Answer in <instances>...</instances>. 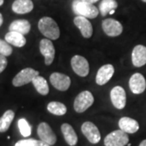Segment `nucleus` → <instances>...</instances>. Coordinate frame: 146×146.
I'll return each instance as SVG.
<instances>
[{
    "label": "nucleus",
    "instance_id": "f257e3e1",
    "mask_svg": "<svg viewBox=\"0 0 146 146\" xmlns=\"http://www.w3.org/2000/svg\"><path fill=\"white\" fill-rule=\"evenodd\" d=\"M38 29L44 36L50 40H57L60 36L59 27L51 17L44 16L38 21Z\"/></svg>",
    "mask_w": 146,
    "mask_h": 146
},
{
    "label": "nucleus",
    "instance_id": "f03ea898",
    "mask_svg": "<svg viewBox=\"0 0 146 146\" xmlns=\"http://www.w3.org/2000/svg\"><path fill=\"white\" fill-rule=\"evenodd\" d=\"M72 7L76 15L84 16L87 19H94L99 13V10L97 7L82 0H73Z\"/></svg>",
    "mask_w": 146,
    "mask_h": 146
},
{
    "label": "nucleus",
    "instance_id": "7ed1b4c3",
    "mask_svg": "<svg viewBox=\"0 0 146 146\" xmlns=\"http://www.w3.org/2000/svg\"><path fill=\"white\" fill-rule=\"evenodd\" d=\"M94 98L89 91L79 94L74 101V109L77 113H83L94 104Z\"/></svg>",
    "mask_w": 146,
    "mask_h": 146
},
{
    "label": "nucleus",
    "instance_id": "20e7f679",
    "mask_svg": "<svg viewBox=\"0 0 146 146\" xmlns=\"http://www.w3.org/2000/svg\"><path fill=\"white\" fill-rule=\"evenodd\" d=\"M39 76V72L33 68H26L21 70L12 80V84L15 87H21L25 84L33 82V79Z\"/></svg>",
    "mask_w": 146,
    "mask_h": 146
},
{
    "label": "nucleus",
    "instance_id": "39448f33",
    "mask_svg": "<svg viewBox=\"0 0 146 146\" xmlns=\"http://www.w3.org/2000/svg\"><path fill=\"white\" fill-rule=\"evenodd\" d=\"M129 137L122 130H116L110 132L104 140L105 146H125L128 144Z\"/></svg>",
    "mask_w": 146,
    "mask_h": 146
},
{
    "label": "nucleus",
    "instance_id": "423d86ee",
    "mask_svg": "<svg viewBox=\"0 0 146 146\" xmlns=\"http://www.w3.org/2000/svg\"><path fill=\"white\" fill-rule=\"evenodd\" d=\"M71 65L74 72L81 77L89 75V64L87 59L80 55H75L71 59Z\"/></svg>",
    "mask_w": 146,
    "mask_h": 146
},
{
    "label": "nucleus",
    "instance_id": "0eeeda50",
    "mask_svg": "<svg viewBox=\"0 0 146 146\" xmlns=\"http://www.w3.org/2000/svg\"><path fill=\"white\" fill-rule=\"evenodd\" d=\"M37 135L41 141L46 142L50 145H54L57 141V137L51 127L45 122L41 123L37 127Z\"/></svg>",
    "mask_w": 146,
    "mask_h": 146
},
{
    "label": "nucleus",
    "instance_id": "6e6552de",
    "mask_svg": "<svg viewBox=\"0 0 146 146\" xmlns=\"http://www.w3.org/2000/svg\"><path fill=\"white\" fill-rule=\"evenodd\" d=\"M81 131L92 144H98L101 140L99 130L92 122H84L81 126Z\"/></svg>",
    "mask_w": 146,
    "mask_h": 146
},
{
    "label": "nucleus",
    "instance_id": "1a4fd4ad",
    "mask_svg": "<svg viewBox=\"0 0 146 146\" xmlns=\"http://www.w3.org/2000/svg\"><path fill=\"white\" fill-rule=\"evenodd\" d=\"M104 33L109 36H119L123 33V25L119 21L112 18H108L102 21V24Z\"/></svg>",
    "mask_w": 146,
    "mask_h": 146
},
{
    "label": "nucleus",
    "instance_id": "9d476101",
    "mask_svg": "<svg viewBox=\"0 0 146 146\" xmlns=\"http://www.w3.org/2000/svg\"><path fill=\"white\" fill-rule=\"evenodd\" d=\"M50 81L53 86L59 91H66L71 85L70 77L63 73H52L50 76Z\"/></svg>",
    "mask_w": 146,
    "mask_h": 146
},
{
    "label": "nucleus",
    "instance_id": "9b49d317",
    "mask_svg": "<svg viewBox=\"0 0 146 146\" xmlns=\"http://www.w3.org/2000/svg\"><path fill=\"white\" fill-rule=\"evenodd\" d=\"M40 52L45 58V64L49 66L53 63L54 59L55 49L53 45V42L49 39H42L40 42Z\"/></svg>",
    "mask_w": 146,
    "mask_h": 146
},
{
    "label": "nucleus",
    "instance_id": "f8f14e48",
    "mask_svg": "<svg viewBox=\"0 0 146 146\" xmlns=\"http://www.w3.org/2000/svg\"><path fill=\"white\" fill-rule=\"evenodd\" d=\"M111 102L115 108L119 110L123 109L126 106V92L121 86H115L110 91Z\"/></svg>",
    "mask_w": 146,
    "mask_h": 146
},
{
    "label": "nucleus",
    "instance_id": "ddd939ff",
    "mask_svg": "<svg viewBox=\"0 0 146 146\" xmlns=\"http://www.w3.org/2000/svg\"><path fill=\"white\" fill-rule=\"evenodd\" d=\"M129 87L134 94H141L146 89V80L141 73H135L129 80Z\"/></svg>",
    "mask_w": 146,
    "mask_h": 146
},
{
    "label": "nucleus",
    "instance_id": "4468645a",
    "mask_svg": "<svg viewBox=\"0 0 146 146\" xmlns=\"http://www.w3.org/2000/svg\"><path fill=\"white\" fill-rule=\"evenodd\" d=\"M73 22L75 25L78 28V29L80 31L82 36L84 38H89L92 36L94 33L93 25L87 18L84 16H77L74 18Z\"/></svg>",
    "mask_w": 146,
    "mask_h": 146
},
{
    "label": "nucleus",
    "instance_id": "2eb2a0df",
    "mask_svg": "<svg viewBox=\"0 0 146 146\" xmlns=\"http://www.w3.org/2000/svg\"><path fill=\"white\" fill-rule=\"evenodd\" d=\"M115 68L111 64H106L99 68L96 75V83L98 85H104L112 78Z\"/></svg>",
    "mask_w": 146,
    "mask_h": 146
},
{
    "label": "nucleus",
    "instance_id": "dca6fc26",
    "mask_svg": "<svg viewBox=\"0 0 146 146\" xmlns=\"http://www.w3.org/2000/svg\"><path fill=\"white\" fill-rule=\"evenodd\" d=\"M132 64L136 68H141L146 64V47L137 45L134 47L131 53Z\"/></svg>",
    "mask_w": 146,
    "mask_h": 146
},
{
    "label": "nucleus",
    "instance_id": "f3484780",
    "mask_svg": "<svg viewBox=\"0 0 146 146\" xmlns=\"http://www.w3.org/2000/svg\"><path fill=\"white\" fill-rule=\"evenodd\" d=\"M120 130L123 131L126 133L133 134L139 130V123L136 120L129 117H123L119 121Z\"/></svg>",
    "mask_w": 146,
    "mask_h": 146
},
{
    "label": "nucleus",
    "instance_id": "a211bd4d",
    "mask_svg": "<svg viewBox=\"0 0 146 146\" xmlns=\"http://www.w3.org/2000/svg\"><path fill=\"white\" fill-rule=\"evenodd\" d=\"M33 7L32 0H16L12 3L11 8L16 14H26L33 11Z\"/></svg>",
    "mask_w": 146,
    "mask_h": 146
},
{
    "label": "nucleus",
    "instance_id": "6ab92c4d",
    "mask_svg": "<svg viewBox=\"0 0 146 146\" xmlns=\"http://www.w3.org/2000/svg\"><path fill=\"white\" fill-rule=\"evenodd\" d=\"M61 131L63 133L65 141L70 146H75L77 144L78 138L73 127L68 123H63L61 126Z\"/></svg>",
    "mask_w": 146,
    "mask_h": 146
},
{
    "label": "nucleus",
    "instance_id": "aec40b11",
    "mask_svg": "<svg viewBox=\"0 0 146 146\" xmlns=\"http://www.w3.org/2000/svg\"><path fill=\"white\" fill-rule=\"evenodd\" d=\"M5 41L16 47H23L26 44V39L23 34L14 31H9L5 35Z\"/></svg>",
    "mask_w": 146,
    "mask_h": 146
},
{
    "label": "nucleus",
    "instance_id": "412c9836",
    "mask_svg": "<svg viewBox=\"0 0 146 146\" xmlns=\"http://www.w3.org/2000/svg\"><path fill=\"white\" fill-rule=\"evenodd\" d=\"M31 29V25L27 20H16L11 22L9 26L10 31L20 33L23 35L28 34Z\"/></svg>",
    "mask_w": 146,
    "mask_h": 146
},
{
    "label": "nucleus",
    "instance_id": "4be33fe9",
    "mask_svg": "<svg viewBox=\"0 0 146 146\" xmlns=\"http://www.w3.org/2000/svg\"><path fill=\"white\" fill-rule=\"evenodd\" d=\"M15 113L13 110H7L3 115L0 118V132H6L9 129L11 122L14 119Z\"/></svg>",
    "mask_w": 146,
    "mask_h": 146
},
{
    "label": "nucleus",
    "instance_id": "5701e85b",
    "mask_svg": "<svg viewBox=\"0 0 146 146\" xmlns=\"http://www.w3.org/2000/svg\"><path fill=\"white\" fill-rule=\"evenodd\" d=\"M33 84L34 85L36 90L43 96L49 94V86L46 80L41 76H37L33 80Z\"/></svg>",
    "mask_w": 146,
    "mask_h": 146
},
{
    "label": "nucleus",
    "instance_id": "b1692460",
    "mask_svg": "<svg viewBox=\"0 0 146 146\" xmlns=\"http://www.w3.org/2000/svg\"><path fill=\"white\" fill-rule=\"evenodd\" d=\"M117 7L118 3L115 0H102L99 4V12L102 16H106Z\"/></svg>",
    "mask_w": 146,
    "mask_h": 146
},
{
    "label": "nucleus",
    "instance_id": "393cba45",
    "mask_svg": "<svg viewBox=\"0 0 146 146\" xmlns=\"http://www.w3.org/2000/svg\"><path fill=\"white\" fill-rule=\"evenodd\" d=\"M47 110L50 113L54 115L61 116L66 114L67 107L64 104L59 102H51L47 105Z\"/></svg>",
    "mask_w": 146,
    "mask_h": 146
},
{
    "label": "nucleus",
    "instance_id": "a878e982",
    "mask_svg": "<svg viewBox=\"0 0 146 146\" xmlns=\"http://www.w3.org/2000/svg\"><path fill=\"white\" fill-rule=\"evenodd\" d=\"M18 127L21 135L24 137H28L31 135V127L25 119H21L18 121Z\"/></svg>",
    "mask_w": 146,
    "mask_h": 146
},
{
    "label": "nucleus",
    "instance_id": "bb28decb",
    "mask_svg": "<svg viewBox=\"0 0 146 146\" xmlns=\"http://www.w3.org/2000/svg\"><path fill=\"white\" fill-rule=\"evenodd\" d=\"M12 53V48L10 44L6 41L0 39V54H3L4 56H10Z\"/></svg>",
    "mask_w": 146,
    "mask_h": 146
},
{
    "label": "nucleus",
    "instance_id": "cd10ccee",
    "mask_svg": "<svg viewBox=\"0 0 146 146\" xmlns=\"http://www.w3.org/2000/svg\"><path fill=\"white\" fill-rule=\"evenodd\" d=\"M36 140L35 139H26L17 141L15 146H35Z\"/></svg>",
    "mask_w": 146,
    "mask_h": 146
},
{
    "label": "nucleus",
    "instance_id": "c85d7f7f",
    "mask_svg": "<svg viewBox=\"0 0 146 146\" xmlns=\"http://www.w3.org/2000/svg\"><path fill=\"white\" fill-rule=\"evenodd\" d=\"M7 66V58L3 54H0V73L3 72Z\"/></svg>",
    "mask_w": 146,
    "mask_h": 146
},
{
    "label": "nucleus",
    "instance_id": "c756f323",
    "mask_svg": "<svg viewBox=\"0 0 146 146\" xmlns=\"http://www.w3.org/2000/svg\"><path fill=\"white\" fill-rule=\"evenodd\" d=\"M35 146H50L49 144H47L46 142H45V141H36V145Z\"/></svg>",
    "mask_w": 146,
    "mask_h": 146
},
{
    "label": "nucleus",
    "instance_id": "7c9ffc66",
    "mask_svg": "<svg viewBox=\"0 0 146 146\" xmlns=\"http://www.w3.org/2000/svg\"><path fill=\"white\" fill-rule=\"evenodd\" d=\"M84 2H85V3H91V4H94L95 3H97V2H98L99 0H82Z\"/></svg>",
    "mask_w": 146,
    "mask_h": 146
},
{
    "label": "nucleus",
    "instance_id": "2f4dec72",
    "mask_svg": "<svg viewBox=\"0 0 146 146\" xmlns=\"http://www.w3.org/2000/svg\"><path fill=\"white\" fill-rule=\"evenodd\" d=\"M3 23V15L0 13V27L2 26Z\"/></svg>",
    "mask_w": 146,
    "mask_h": 146
},
{
    "label": "nucleus",
    "instance_id": "473e14b6",
    "mask_svg": "<svg viewBox=\"0 0 146 146\" xmlns=\"http://www.w3.org/2000/svg\"><path fill=\"white\" fill-rule=\"evenodd\" d=\"M139 146H146V140H144V141H141Z\"/></svg>",
    "mask_w": 146,
    "mask_h": 146
},
{
    "label": "nucleus",
    "instance_id": "72a5a7b5",
    "mask_svg": "<svg viewBox=\"0 0 146 146\" xmlns=\"http://www.w3.org/2000/svg\"><path fill=\"white\" fill-rule=\"evenodd\" d=\"M4 3V0H0V6H2Z\"/></svg>",
    "mask_w": 146,
    "mask_h": 146
},
{
    "label": "nucleus",
    "instance_id": "f704fd0d",
    "mask_svg": "<svg viewBox=\"0 0 146 146\" xmlns=\"http://www.w3.org/2000/svg\"><path fill=\"white\" fill-rule=\"evenodd\" d=\"M141 1H142L143 3H146V0H141Z\"/></svg>",
    "mask_w": 146,
    "mask_h": 146
}]
</instances>
